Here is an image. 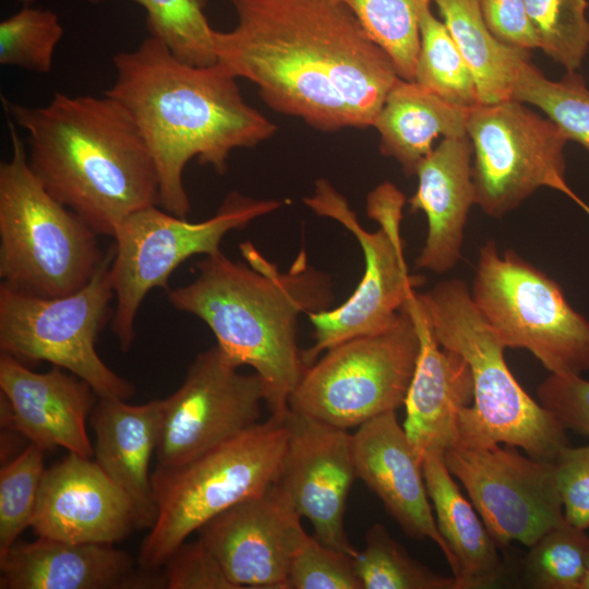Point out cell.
Returning a JSON list of instances; mask_svg holds the SVG:
<instances>
[{
	"label": "cell",
	"instance_id": "6da1fadb",
	"mask_svg": "<svg viewBox=\"0 0 589 589\" xmlns=\"http://www.w3.org/2000/svg\"><path fill=\"white\" fill-rule=\"evenodd\" d=\"M214 32L217 61L273 110L332 132L373 127L398 81L390 57L336 0H243Z\"/></svg>",
	"mask_w": 589,
	"mask_h": 589
},
{
	"label": "cell",
	"instance_id": "7a4b0ae2",
	"mask_svg": "<svg viewBox=\"0 0 589 589\" xmlns=\"http://www.w3.org/2000/svg\"><path fill=\"white\" fill-rule=\"evenodd\" d=\"M116 79L105 94L132 116L154 159L163 209L187 218L191 209L183 184L188 163L225 173L236 148L272 137L275 123L243 98L224 64L192 65L148 36L131 51L112 57Z\"/></svg>",
	"mask_w": 589,
	"mask_h": 589
},
{
	"label": "cell",
	"instance_id": "3957f363",
	"mask_svg": "<svg viewBox=\"0 0 589 589\" xmlns=\"http://www.w3.org/2000/svg\"><path fill=\"white\" fill-rule=\"evenodd\" d=\"M247 263L221 251L204 255L191 283L167 290L176 310L200 318L217 346L261 378L271 416L284 417L306 365L298 346L301 314L330 309L333 285L301 250L285 273L250 242L239 245Z\"/></svg>",
	"mask_w": 589,
	"mask_h": 589
},
{
	"label": "cell",
	"instance_id": "277c9868",
	"mask_svg": "<svg viewBox=\"0 0 589 589\" xmlns=\"http://www.w3.org/2000/svg\"><path fill=\"white\" fill-rule=\"evenodd\" d=\"M26 132L29 167L57 201L97 235L113 238L133 213L159 204L154 159L135 121L113 97L56 92L33 107L2 97Z\"/></svg>",
	"mask_w": 589,
	"mask_h": 589
},
{
	"label": "cell",
	"instance_id": "5b68a950",
	"mask_svg": "<svg viewBox=\"0 0 589 589\" xmlns=\"http://www.w3.org/2000/svg\"><path fill=\"white\" fill-rule=\"evenodd\" d=\"M418 297L437 342L459 353L471 370L473 401L461 412L458 443H502L554 462L570 445L566 430L517 382L505 361L506 347L476 308L467 284L443 280Z\"/></svg>",
	"mask_w": 589,
	"mask_h": 589
},
{
	"label": "cell",
	"instance_id": "8992f818",
	"mask_svg": "<svg viewBox=\"0 0 589 589\" xmlns=\"http://www.w3.org/2000/svg\"><path fill=\"white\" fill-rule=\"evenodd\" d=\"M12 154L0 164V277L15 290L62 297L84 287L101 264L97 233L47 192L26 145L8 119Z\"/></svg>",
	"mask_w": 589,
	"mask_h": 589
},
{
	"label": "cell",
	"instance_id": "52a82bcc",
	"mask_svg": "<svg viewBox=\"0 0 589 589\" xmlns=\"http://www.w3.org/2000/svg\"><path fill=\"white\" fill-rule=\"evenodd\" d=\"M285 416H271L183 466L152 473L157 517L140 549L143 569L164 566L212 518L275 484L288 438Z\"/></svg>",
	"mask_w": 589,
	"mask_h": 589
},
{
	"label": "cell",
	"instance_id": "ba28073f",
	"mask_svg": "<svg viewBox=\"0 0 589 589\" xmlns=\"http://www.w3.org/2000/svg\"><path fill=\"white\" fill-rule=\"evenodd\" d=\"M304 203L351 232L364 257L363 275L352 294L336 308L308 314L314 344L303 350V360L310 366L337 344L390 327L425 278L409 273L401 238L406 197L393 183L384 182L368 195V216L378 224L375 231L361 226L347 200L327 180H317L314 193Z\"/></svg>",
	"mask_w": 589,
	"mask_h": 589
},
{
	"label": "cell",
	"instance_id": "9c48e42d",
	"mask_svg": "<svg viewBox=\"0 0 589 589\" xmlns=\"http://www.w3.org/2000/svg\"><path fill=\"white\" fill-rule=\"evenodd\" d=\"M470 294L506 348L526 349L552 374L589 371V320L560 285L514 251L485 241Z\"/></svg>",
	"mask_w": 589,
	"mask_h": 589
},
{
	"label": "cell",
	"instance_id": "30bf717a",
	"mask_svg": "<svg viewBox=\"0 0 589 589\" xmlns=\"http://www.w3.org/2000/svg\"><path fill=\"white\" fill-rule=\"evenodd\" d=\"M113 244L92 279L62 297H41L0 285V350L19 361H47L82 378L98 397L128 400L130 381L113 372L96 351L110 316Z\"/></svg>",
	"mask_w": 589,
	"mask_h": 589
},
{
	"label": "cell",
	"instance_id": "8fae6325",
	"mask_svg": "<svg viewBox=\"0 0 589 589\" xmlns=\"http://www.w3.org/2000/svg\"><path fill=\"white\" fill-rule=\"evenodd\" d=\"M280 206L281 202L276 200L231 192L217 213L203 221H189L157 205L130 215L113 236L110 265L116 299L111 329L120 349L127 352L132 347L137 312L151 290H169V278L180 264L194 255L221 251L220 243L228 232L244 228Z\"/></svg>",
	"mask_w": 589,
	"mask_h": 589
},
{
	"label": "cell",
	"instance_id": "7c38bea8",
	"mask_svg": "<svg viewBox=\"0 0 589 589\" xmlns=\"http://www.w3.org/2000/svg\"><path fill=\"white\" fill-rule=\"evenodd\" d=\"M420 349L404 305L387 329L333 346L306 368L289 409L348 430L404 405Z\"/></svg>",
	"mask_w": 589,
	"mask_h": 589
},
{
	"label": "cell",
	"instance_id": "4fadbf2b",
	"mask_svg": "<svg viewBox=\"0 0 589 589\" xmlns=\"http://www.w3.org/2000/svg\"><path fill=\"white\" fill-rule=\"evenodd\" d=\"M467 135L472 145L476 204L500 218L540 188L577 195L566 181L568 139L548 117L513 98L470 109Z\"/></svg>",
	"mask_w": 589,
	"mask_h": 589
},
{
	"label": "cell",
	"instance_id": "5bb4252c",
	"mask_svg": "<svg viewBox=\"0 0 589 589\" xmlns=\"http://www.w3.org/2000/svg\"><path fill=\"white\" fill-rule=\"evenodd\" d=\"M239 368L217 345L195 357L163 399L155 470L183 466L261 422L263 383Z\"/></svg>",
	"mask_w": 589,
	"mask_h": 589
},
{
	"label": "cell",
	"instance_id": "9a60e30c",
	"mask_svg": "<svg viewBox=\"0 0 589 589\" xmlns=\"http://www.w3.org/2000/svg\"><path fill=\"white\" fill-rule=\"evenodd\" d=\"M443 457L497 545L519 542L529 548L565 520L554 462L500 444L458 443Z\"/></svg>",
	"mask_w": 589,
	"mask_h": 589
},
{
	"label": "cell",
	"instance_id": "2e32d148",
	"mask_svg": "<svg viewBox=\"0 0 589 589\" xmlns=\"http://www.w3.org/2000/svg\"><path fill=\"white\" fill-rule=\"evenodd\" d=\"M288 438L276 489L314 529L325 545L353 557L358 550L345 530L347 500L357 479L351 434L288 410Z\"/></svg>",
	"mask_w": 589,
	"mask_h": 589
},
{
	"label": "cell",
	"instance_id": "e0dca14e",
	"mask_svg": "<svg viewBox=\"0 0 589 589\" xmlns=\"http://www.w3.org/2000/svg\"><path fill=\"white\" fill-rule=\"evenodd\" d=\"M305 534L301 517L275 485L199 529V540L237 589H289L291 558Z\"/></svg>",
	"mask_w": 589,
	"mask_h": 589
},
{
	"label": "cell",
	"instance_id": "ac0fdd59",
	"mask_svg": "<svg viewBox=\"0 0 589 589\" xmlns=\"http://www.w3.org/2000/svg\"><path fill=\"white\" fill-rule=\"evenodd\" d=\"M31 527L38 538L113 544L136 519L129 496L95 460L68 453L45 469Z\"/></svg>",
	"mask_w": 589,
	"mask_h": 589
},
{
	"label": "cell",
	"instance_id": "d6986e66",
	"mask_svg": "<svg viewBox=\"0 0 589 589\" xmlns=\"http://www.w3.org/2000/svg\"><path fill=\"white\" fill-rule=\"evenodd\" d=\"M1 425L45 450L94 455L86 420L98 396L88 383L59 366L34 372L17 359L0 357Z\"/></svg>",
	"mask_w": 589,
	"mask_h": 589
},
{
	"label": "cell",
	"instance_id": "ffe728a7",
	"mask_svg": "<svg viewBox=\"0 0 589 589\" xmlns=\"http://www.w3.org/2000/svg\"><path fill=\"white\" fill-rule=\"evenodd\" d=\"M357 479L383 503L405 534L431 539L444 554L453 573L454 557L438 531L422 471L396 411L377 416L351 434Z\"/></svg>",
	"mask_w": 589,
	"mask_h": 589
},
{
	"label": "cell",
	"instance_id": "44dd1931",
	"mask_svg": "<svg viewBox=\"0 0 589 589\" xmlns=\"http://www.w3.org/2000/svg\"><path fill=\"white\" fill-rule=\"evenodd\" d=\"M405 306L414 322L420 349L404 402L402 428L422 462L428 453L444 454L459 442L460 416L473 401V381L467 361L437 342L417 291Z\"/></svg>",
	"mask_w": 589,
	"mask_h": 589
},
{
	"label": "cell",
	"instance_id": "7402d4cb",
	"mask_svg": "<svg viewBox=\"0 0 589 589\" xmlns=\"http://www.w3.org/2000/svg\"><path fill=\"white\" fill-rule=\"evenodd\" d=\"M0 589L165 588L164 580L135 573L127 552L105 543L17 540L0 556Z\"/></svg>",
	"mask_w": 589,
	"mask_h": 589
},
{
	"label": "cell",
	"instance_id": "603a6c76",
	"mask_svg": "<svg viewBox=\"0 0 589 589\" xmlns=\"http://www.w3.org/2000/svg\"><path fill=\"white\" fill-rule=\"evenodd\" d=\"M418 188L410 212H423L428 233L416 267L436 274L453 269L461 257L465 227L476 204L472 145L468 135L445 137L419 164Z\"/></svg>",
	"mask_w": 589,
	"mask_h": 589
},
{
	"label": "cell",
	"instance_id": "cb8c5ba5",
	"mask_svg": "<svg viewBox=\"0 0 589 589\" xmlns=\"http://www.w3.org/2000/svg\"><path fill=\"white\" fill-rule=\"evenodd\" d=\"M163 399L142 405L98 397L89 416L95 461L131 500L136 528H152L157 505L149 474L156 453Z\"/></svg>",
	"mask_w": 589,
	"mask_h": 589
},
{
	"label": "cell",
	"instance_id": "d4e9b609",
	"mask_svg": "<svg viewBox=\"0 0 589 589\" xmlns=\"http://www.w3.org/2000/svg\"><path fill=\"white\" fill-rule=\"evenodd\" d=\"M422 471L438 531L454 557L457 589L492 587L504 569L497 543L461 494L442 453H428Z\"/></svg>",
	"mask_w": 589,
	"mask_h": 589
},
{
	"label": "cell",
	"instance_id": "484cf974",
	"mask_svg": "<svg viewBox=\"0 0 589 589\" xmlns=\"http://www.w3.org/2000/svg\"><path fill=\"white\" fill-rule=\"evenodd\" d=\"M469 111L399 77L373 124L380 152L394 158L406 176H414L435 139L467 135Z\"/></svg>",
	"mask_w": 589,
	"mask_h": 589
},
{
	"label": "cell",
	"instance_id": "4316f807",
	"mask_svg": "<svg viewBox=\"0 0 589 589\" xmlns=\"http://www.w3.org/2000/svg\"><path fill=\"white\" fill-rule=\"evenodd\" d=\"M442 22L471 69L480 104L512 98L518 67L530 51L498 41L483 17L480 0H434Z\"/></svg>",
	"mask_w": 589,
	"mask_h": 589
},
{
	"label": "cell",
	"instance_id": "83f0119b",
	"mask_svg": "<svg viewBox=\"0 0 589 589\" xmlns=\"http://www.w3.org/2000/svg\"><path fill=\"white\" fill-rule=\"evenodd\" d=\"M413 81L453 105L471 109L480 104L471 69L444 23L430 8L420 20V48Z\"/></svg>",
	"mask_w": 589,
	"mask_h": 589
},
{
	"label": "cell",
	"instance_id": "f1b7e54d",
	"mask_svg": "<svg viewBox=\"0 0 589 589\" xmlns=\"http://www.w3.org/2000/svg\"><path fill=\"white\" fill-rule=\"evenodd\" d=\"M512 98L540 109L566 135L589 152V88L577 72L560 81L548 79L524 59L517 70Z\"/></svg>",
	"mask_w": 589,
	"mask_h": 589
},
{
	"label": "cell",
	"instance_id": "f546056e",
	"mask_svg": "<svg viewBox=\"0 0 589 589\" xmlns=\"http://www.w3.org/2000/svg\"><path fill=\"white\" fill-rule=\"evenodd\" d=\"M390 57L399 77L414 80L420 20L432 0H336Z\"/></svg>",
	"mask_w": 589,
	"mask_h": 589
},
{
	"label": "cell",
	"instance_id": "4dcf8cb0",
	"mask_svg": "<svg viewBox=\"0 0 589 589\" xmlns=\"http://www.w3.org/2000/svg\"><path fill=\"white\" fill-rule=\"evenodd\" d=\"M112 0H87L99 4ZM146 12L151 36L163 41L172 55L192 65L217 62L214 47L215 29L205 14L207 0H131Z\"/></svg>",
	"mask_w": 589,
	"mask_h": 589
},
{
	"label": "cell",
	"instance_id": "1f68e13d",
	"mask_svg": "<svg viewBox=\"0 0 589 589\" xmlns=\"http://www.w3.org/2000/svg\"><path fill=\"white\" fill-rule=\"evenodd\" d=\"M362 589H457L455 578L437 574L398 543L382 524L365 533V546L354 557Z\"/></svg>",
	"mask_w": 589,
	"mask_h": 589
},
{
	"label": "cell",
	"instance_id": "d6a6232c",
	"mask_svg": "<svg viewBox=\"0 0 589 589\" xmlns=\"http://www.w3.org/2000/svg\"><path fill=\"white\" fill-rule=\"evenodd\" d=\"M588 560L589 536L565 519L529 546L524 572L531 588L581 589Z\"/></svg>",
	"mask_w": 589,
	"mask_h": 589
},
{
	"label": "cell",
	"instance_id": "836d02e7",
	"mask_svg": "<svg viewBox=\"0 0 589 589\" xmlns=\"http://www.w3.org/2000/svg\"><path fill=\"white\" fill-rule=\"evenodd\" d=\"M539 49L577 72L589 51L588 0H524Z\"/></svg>",
	"mask_w": 589,
	"mask_h": 589
},
{
	"label": "cell",
	"instance_id": "e575fe53",
	"mask_svg": "<svg viewBox=\"0 0 589 589\" xmlns=\"http://www.w3.org/2000/svg\"><path fill=\"white\" fill-rule=\"evenodd\" d=\"M63 33L57 13L25 5L0 23V63L49 73Z\"/></svg>",
	"mask_w": 589,
	"mask_h": 589
},
{
	"label": "cell",
	"instance_id": "d590c367",
	"mask_svg": "<svg viewBox=\"0 0 589 589\" xmlns=\"http://www.w3.org/2000/svg\"><path fill=\"white\" fill-rule=\"evenodd\" d=\"M46 450L29 443L0 471V556L31 527L36 509Z\"/></svg>",
	"mask_w": 589,
	"mask_h": 589
},
{
	"label": "cell",
	"instance_id": "8d00e7d4",
	"mask_svg": "<svg viewBox=\"0 0 589 589\" xmlns=\"http://www.w3.org/2000/svg\"><path fill=\"white\" fill-rule=\"evenodd\" d=\"M289 589H362L354 557L308 533L296 549L288 573Z\"/></svg>",
	"mask_w": 589,
	"mask_h": 589
},
{
	"label": "cell",
	"instance_id": "74e56055",
	"mask_svg": "<svg viewBox=\"0 0 589 589\" xmlns=\"http://www.w3.org/2000/svg\"><path fill=\"white\" fill-rule=\"evenodd\" d=\"M538 401L565 430L589 437V381L578 374H552L537 388Z\"/></svg>",
	"mask_w": 589,
	"mask_h": 589
},
{
	"label": "cell",
	"instance_id": "f35d334b",
	"mask_svg": "<svg viewBox=\"0 0 589 589\" xmlns=\"http://www.w3.org/2000/svg\"><path fill=\"white\" fill-rule=\"evenodd\" d=\"M164 566L168 589H237L200 540L182 543Z\"/></svg>",
	"mask_w": 589,
	"mask_h": 589
},
{
	"label": "cell",
	"instance_id": "ab89813d",
	"mask_svg": "<svg viewBox=\"0 0 589 589\" xmlns=\"http://www.w3.org/2000/svg\"><path fill=\"white\" fill-rule=\"evenodd\" d=\"M565 519L589 528V445L566 446L554 461Z\"/></svg>",
	"mask_w": 589,
	"mask_h": 589
},
{
	"label": "cell",
	"instance_id": "60d3db41",
	"mask_svg": "<svg viewBox=\"0 0 589 589\" xmlns=\"http://www.w3.org/2000/svg\"><path fill=\"white\" fill-rule=\"evenodd\" d=\"M480 5L490 32L498 41L526 51L539 49L524 0H480Z\"/></svg>",
	"mask_w": 589,
	"mask_h": 589
},
{
	"label": "cell",
	"instance_id": "b9f144b4",
	"mask_svg": "<svg viewBox=\"0 0 589 589\" xmlns=\"http://www.w3.org/2000/svg\"><path fill=\"white\" fill-rule=\"evenodd\" d=\"M588 215H589V205L585 203L578 196L574 200Z\"/></svg>",
	"mask_w": 589,
	"mask_h": 589
},
{
	"label": "cell",
	"instance_id": "7bdbcfd3",
	"mask_svg": "<svg viewBox=\"0 0 589 589\" xmlns=\"http://www.w3.org/2000/svg\"><path fill=\"white\" fill-rule=\"evenodd\" d=\"M581 589H589V560H588L586 577H585Z\"/></svg>",
	"mask_w": 589,
	"mask_h": 589
},
{
	"label": "cell",
	"instance_id": "ee69618b",
	"mask_svg": "<svg viewBox=\"0 0 589 589\" xmlns=\"http://www.w3.org/2000/svg\"><path fill=\"white\" fill-rule=\"evenodd\" d=\"M19 1L23 2L25 5H29L33 2H35V0H19Z\"/></svg>",
	"mask_w": 589,
	"mask_h": 589
},
{
	"label": "cell",
	"instance_id": "f6af8a7d",
	"mask_svg": "<svg viewBox=\"0 0 589 589\" xmlns=\"http://www.w3.org/2000/svg\"><path fill=\"white\" fill-rule=\"evenodd\" d=\"M230 2H232L233 4L238 3V2H241L243 0H229Z\"/></svg>",
	"mask_w": 589,
	"mask_h": 589
}]
</instances>
